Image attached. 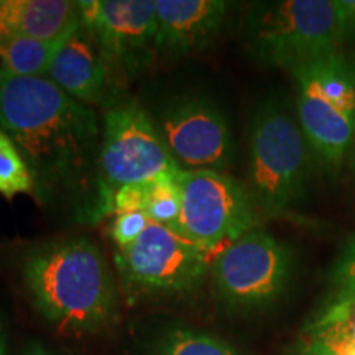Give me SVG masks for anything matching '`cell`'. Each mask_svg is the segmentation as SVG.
<instances>
[{
	"mask_svg": "<svg viewBox=\"0 0 355 355\" xmlns=\"http://www.w3.org/2000/svg\"><path fill=\"white\" fill-rule=\"evenodd\" d=\"M227 10L222 0H157L155 56L178 60L206 50L219 37Z\"/></svg>",
	"mask_w": 355,
	"mask_h": 355,
	"instance_id": "12",
	"label": "cell"
},
{
	"mask_svg": "<svg viewBox=\"0 0 355 355\" xmlns=\"http://www.w3.org/2000/svg\"><path fill=\"white\" fill-rule=\"evenodd\" d=\"M295 355H355V293H334L306 324Z\"/></svg>",
	"mask_w": 355,
	"mask_h": 355,
	"instance_id": "14",
	"label": "cell"
},
{
	"mask_svg": "<svg viewBox=\"0 0 355 355\" xmlns=\"http://www.w3.org/2000/svg\"><path fill=\"white\" fill-rule=\"evenodd\" d=\"M329 278L336 293H355V234L340 248L331 266Z\"/></svg>",
	"mask_w": 355,
	"mask_h": 355,
	"instance_id": "21",
	"label": "cell"
},
{
	"mask_svg": "<svg viewBox=\"0 0 355 355\" xmlns=\"http://www.w3.org/2000/svg\"><path fill=\"white\" fill-rule=\"evenodd\" d=\"M83 24L99 43L119 81L137 74L155 58L157 0L79 2Z\"/></svg>",
	"mask_w": 355,
	"mask_h": 355,
	"instance_id": "10",
	"label": "cell"
},
{
	"mask_svg": "<svg viewBox=\"0 0 355 355\" xmlns=\"http://www.w3.org/2000/svg\"><path fill=\"white\" fill-rule=\"evenodd\" d=\"M63 42H43L26 35H12L0 44V74L46 78L53 58Z\"/></svg>",
	"mask_w": 355,
	"mask_h": 355,
	"instance_id": "17",
	"label": "cell"
},
{
	"mask_svg": "<svg viewBox=\"0 0 355 355\" xmlns=\"http://www.w3.org/2000/svg\"><path fill=\"white\" fill-rule=\"evenodd\" d=\"M38 314L68 334H101L121 319V286L101 248L89 239L33 247L21 265Z\"/></svg>",
	"mask_w": 355,
	"mask_h": 355,
	"instance_id": "2",
	"label": "cell"
},
{
	"mask_svg": "<svg viewBox=\"0 0 355 355\" xmlns=\"http://www.w3.org/2000/svg\"><path fill=\"white\" fill-rule=\"evenodd\" d=\"M350 152H352V165L355 170V139H354V145H352V150H350Z\"/></svg>",
	"mask_w": 355,
	"mask_h": 355,
	"instance_id": "28",
	"label": "cell"
},
{
	"mask_svg": "<svg viewBox=\"0 0 355 355\" xmlns=\"http://www.w3.org/2000/svg\"><path fill=\"white\" fill-rule=\"evenodd\" d=\"M46 79L92 109H105L121 99V81L105 61L94 35L84 24L58 48Z\"/></svg>",
	"mask_w": 355,
	"mask_h": 355,
	"instance_id": "11",
	"label": "cell"
},
{
	"mask_svg": "<svg viewBox=\"0 0 355 355\" xmlns=\"http://www.w3.org/2000/svg\"><path fill=\"white\" fill-rule=\"evenodd\" d=\"M181 170L139 102L127 97L112 102L102 114L97 199L86 219L112 216V199L123 186L178 175Z\"/></svg>",
	"mask_w": 355,
	"mask_h": 355,
	"instance_id": "4",
	"label": "cell"
},
{
	"mask_svg": "<svg viewBox=\"0 0 355 355\" xmlns=\"http://www.w3.org/2000/svg\"><path fill=\"white\" fill-rule=\"evenodd\" d=\"M181 216L176 230L207 254L259 227V216L248 189L225 173L188 171L180 176Z\"/></svg>",
	"mask_w": 355,
	"mask_h": 355,
	"instance_id": "8",
	"label": "cell"
},
{
	"mask_svg": "<svg viewBox=\"0 0 355 355\" xmlns=\"http://www.w3.org/2000/svg\"><path fill=\"white\" fill-rule=\"evenodd\" d=\"M295 69L303 71L324 99L355 119V64L343 51H332Z\"/></svg>",
	"mask_w": 355,
	"mask_h": 355,
	"instance_id": "16",
	"label": "cell"
},
{
	"mask_svg": "<svg viewBox=\"0 0 355 355\" xmlns=\"http://www.w3.org/2000/svg\"><path fill=\"white\" fill-rule=\"evenodd\" d=\"M181 171L178 175H162L148 181L145 214L153 224L176 229L181 216Z\"/></svg>",
	"mask_w": 355,
	"mask_h": 355,
	"instance_id": "20",
	"label": "cell"
},
{
	"mask_svg": "<svg viewBox=\"0 0 355 355\" xmlns=\"http://www.w3.org/2000/svg\"><path fill=\"white\" fill-rule=\"evenodd\" d=\"M0 128L25 158L40 204L97 199L102 125L96 110L46 78L0 74Z\"/></svg>",
	"mask_w": 355,
	"mask_h": 355,
	"instance_id": "1",
	"label": "cell"
},
{
	"mask_svg": "<svg viewBox=\"0 0 355 355\" xmlns=\"http://www.w3.org/2000/svg\"><path fill=\"white\" fill-rule=\"evenodd\" d=\"M155 125L183 170L224 173L232 162L227 117L206 97H175L162 109Z\"/></svg>",
	"mask_w": 355,
	"mask_h": 355,
	"instance_id": "9",
	"label": "cell"
},
{
	"mask_svg": "<svg viewBox=\"0 0 355 355\" xmlns=\"http://www.w3.org/2000/svg\"><path fill=\"white\" fill-rule=\"evenodd\" d=\"M245 44L266 66L293 71L340 50L336 0L255 2L245 19Z\"/></svg>",
	"mask_w": 355,
	"mask_h": 355,
	"instance_id": "5",
	"label": "cell"
},
{
	"mask_svg": "<svg viewBox=\"0 0 355 355\" xmlns=\"http://www.w3.org/2000/svg\"><path fill=\"white\" fill-rule=\"evenodd\" d=\"M295 81V109L311 152L326 166L339 168L350 153L355 139V119L324 99L301 69L290 71Z\"/></svg>",
	"mask_w": 355,
	"mask_h": 355,
	"instance_id": "13",
	"label": "cell"
},
{
	"mask_svg": "<svg viewBox=\"0 0 355 355\" xmlns=\"http://www.w3.org/2000/svg\"><path fill=\"white\" fill-rule=\"evenodd\" d=\"M125 303L186 298L202 286L211 272V254L168 225L150 222L132 245L114 255Z\"/></svg>",
	"mask_w": 355,
	"mask_h": 355,
	"instance_id": "6",
	"label": "cell"
},
{
	"mask_svg": "<svg viewBox=\"0 0 355 355\" xmlns=\"http://www.w3.org/2000/svg\"><path fill=\"white\" fill-rule=\"evenodd\" d=\"M148 216L145 212H125V214H115L110 224V237L117 248H125L132 245L150 225Z\"/></svg>",
	"mask_w": 355,
	"mask_h": 355,
	"instance_id": "22",
	"label": "cell"
},
{
	"mask_svg": "<svg viewBox=\"0 0 355 355\" xmlns=\"http://www.w3.org/2000/svg\"><path fill=\"white\" fill-rule=\"evenodd\" d=\"M155 355H243L234 345L207 332L173 327L159 337Z\"/></svg>",
	"mask_w": 355,
	"mask_h": 355,
	"instance_id": "18",
	"label": "cell"
},
{
	"mask_svg": "<svg viewBox=\"0 0 355 355\" xmlns=\"http://www.w3.org/2000/svg\"><path fill=\"white\" fill-rule=\"evenodd\" d=\"M21 355H58V354L50 347H46V345H43L42 343H32L26 345Z\"/></svg>",
	"mask_w": 355,
	"mask_h": 355,
	"instance_id": "26",
	"label": "cell"
},
{
	"mask_svg": "<svg viewBox=\"0 0 355 355\" xmlns=\"http://www.w3.org/2000/svg\"><path fill=\"white\" fill-rule=\"evenodd\" d=\"M146 196H148V181L123 186L112 199V216L125 214V212H145Z\"/></svg>",
	"mask_w": 355,
	"mask_h": 355,
	"instance_id": "23",
	"label": "cell"
},
{
	"mask_svg": "<svg viewBox=\"0 0 355 355\" xmlns=\"http://www.w3.org/2000/svg\"><path fill=\"white\" fill-rule=\"evenodd\" d=\"M209 275L216 298L225 309L255 313L272 306L286 291L293 254L272 234L255 227L217 252Z\"/></svg>",
	"mask_w": 355,
	"mask_h": 355,
	"instance_id": "7",
	"label": "cell"
},
{
	"mask_svg": "<svg viewBox=\"0 0 355 355\" xmlns=\"http://www.w3.org/2000/svg\"><path fill=\"white\" fill-rule=\"evenodd\" d=\"M13 32L43 42H63L83 24L73 0H10Z\"/></svg>",
	"mask_w": 355,
	"mask_h": 355,
	"instance_id": "15",
	"label": "cell"
},
{
	"mask_svg": "<svg viewBox=\"0 0 355 355\" xmlns=\"http://www.w3.org/2000/svg\"><path fill=\"white\" fill-rule=\"evenodd\" d=\"M343 44L355 43V0H336Z\"/></svg>",
	"mask_w": 355,
	"mask_h": 355,
	"instance_id": "24",
	"label": "cell"
},
{
	"mask_svg": "<svg viewBox=\"0 0 355 355\" xmlns=\"http://www.w3.org/2000/svg\"><path fill=\"white\" fill-rule=\"evenodd\" d=\"M0 194L8 201L17 194H28L33 199L38 198L32 171L26 165L25 158L21 157L20 150L2 128H0Z\"/></svg>",
	"mask_w": 355,
	"mask_h": 355,
	"instance_id": "19",
	"label": "cell"
},
{
	"mask_svg": "<svg viewBox=\"0 0 355 355\" xmlns=\"http://www.w3.org/2000/svg\"><path fill=\"white\" fill-rule=\"evenodd\" d=\"M311 152L296 112L270 97L255 110L248 140V193L266 217L290 216L308 196Z\"/></svg>",
	"mask_w": 355,
	"mask_h": 355,
	"instance_id": "3",
	"label": "cell"
},
{
	"mask_svg": "<svg viewBox=\"0 0 355 355\" xmlns=\"http://www.w3.org/2000/svg\"><path fill=\"white\" fill-rule=\"evenodd\" d=\"M15 35L10 20V0H0V44Z\"/></svg>",
	"mask_w": 355,
	"mask_h": 355,
	"instance_id": "25",
	"label": "cell"
},
{
	"mask_svg": "<svg viewBox=\"0 0 355 355\" xmlns=\"http://www.w3.org/2000/svg\"><path fill=\"white\" fill-rule=\"evenodd\" d=\"M0 355H7V343H6V332H3L2 321H0Z\"/></svg>",
	"mask_w": 355,
	"mask_h": 355,
	"instance_id": "27",
	"label": "cell"
}]
</instances>
